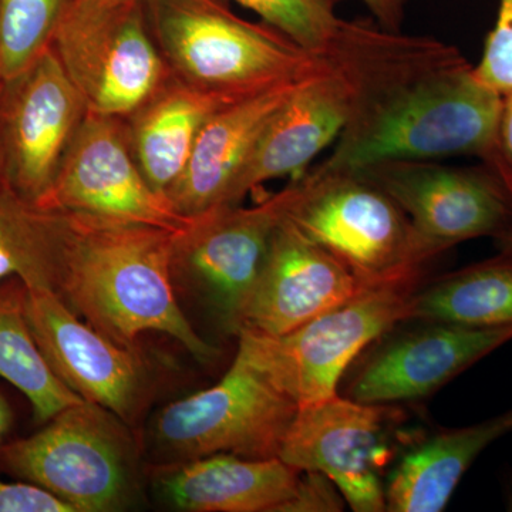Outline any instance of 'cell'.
<instances>
[{"label": "cell", "mask_w": 512, "mask_h": 512, "mask_svg": "<svg viewBox=\"0 0 512 512\" xmlns=\"http://www.w3.org/2000/svg\"><path fill=\"white\" fill-rule=\"evenodd\" d=\"M326 56L348 77L352 106L323 170L474 157L512 191L500 133L504 97L477 79L456 46L345 20Z\"/></svg>", "instance_id": "cell-1"}, {"label": "cell", "mask_w": 512, "mask_h": 512, "mask_svg": "<svg viewBox=\"0 0 512 512\" xmlns=\"http://www.w3.org/2000/svg\"><path fill=\"white\" fill-rule=\"evenodd\" d=\"M70 220L57 295L72 311L124 348L134 349L143 333L158 332L201 362L217 357L178 302L174 231L79 214H70Z\"/></svg>", "instance_id": "cell-2"}, {"label": "cell", "mask_w": 512, "mask_h": 512, "mask_svg": "<svg viewBox=\"0 0 512 512\" xmlns=\"http://www.w3.org/2000/svg\"><path fill=\"white\" fill-rule=\"evenodd\" d=\"M143 6L171 76L222 99L305 79L328 64L274 26L241 18L225 0H143Z\"/></svg>", "instance_id": "cell-3"}, {"label": "cell", "mask_w": 512, "mask_h": 512, "mask_svg": "<svg viewBox=\"0 0 512 512\" xmlns=\"http://www.w3.org/2000/svg\"><path fill=\"white\" fill-rule=\"evenodd\" d=\"M421 282L369 286L282 336L238 333V353L296 406L329 399L366 348L407 323Z\"/></svg>", "instance_id": "cell-4"}, {"label": "cell", "mask_w": 512, "mask_h": 512, "mask_svg": "<svg viewBox=\"0 0 512 512\" xmlns=\"http://www.w3.org/2000/svg\"><path fill=\"white\" fill-rule=\"evenodd\" d=\"M286 217L369 286L421 282L430 264L402 208L356 171L302 174Z\"/></svg>", "instance_id": "cell-5"}, {"label": "cell", "mask_w": 512, "mask_h": 512, "mask_svg": "<svg viewBox=\"0 0 512 512\" xmlns=\"http://www.w3.org/2000/svg\"><path fill=\"white\" fill-rule=\"evenodd\" d=\"M52 49L87 111L127 119L171 76L143 0H76Z\"/></svg>", "instance_id": "cell-6"}, {"label": "cell", "mask_w": 512, "mask_h": 512, "mask_svg": "<svg viewBox=\"0 0 512 512\" xmlns=\"http://www.w3.org/2000/svg\"><path fill=\"white\" fill-rule=\"evenodd\" d=\"M119 420L97 404H73L32 436L3 443L0 467L74 512L121 510L130 491V451Z\"/></svg>", "instance_id": "cell-7"}, {"label": "cell", "mask_w": 512, "mask_h": 512, "mask_svg": "<svg viewBox=\"0 0 512 512\" xmlns=\"http://www.w3.org/2000/svg\"><path fill=\"white\" fill-rule=\"evenodd\" d=\"M302 175L255 207L217 208L174 234L173 276L200 299L218 328L237 336L241 313L276 228L298 198Z\"/></svg>", "instance_id": "cell-8"}, {"label": "cell", "mask_w": 512, "mask_h": 512, "mask_svg": "<svg viewBox=\"0 0 512 512\" xmlns=\"http://www.w3.org/2000/svg\"><path fill=\"white\" fill-rule=\"evenodd\" d=\"M296 410L289 397L235 356L215 386L165 406L153 436L165 464L218 453L274 458Z\"/></svg>", "instance_id": "cell-9"}, {"label": "cell", "mask_w": 512, "mask_h": 512, "mask_svg": "<svg viewBox=\"0 0 512 512\" xmlns=\"http://www.w3.org/2000/svg\"><path fill=\"white\" fill-rule=\"evenodd\" d=\"M403 416L397 404L362 403L338 393L298 407L278 457L328 478L353 511L384 512L393 430Z\"/></svg>", "instance_id": "cell-10"}, {"label": "cell", "mask_w": 512, "mask_h": 512, "mask_svg": "<svg viewBox=\"0 0 512 512\" xmlns=\"http://www.w3.org/2000/svg\"><path fill=\"white\" fill-rule=\"evenodd\" d=\"M409 218L429 261L470 239H497L512 228V191L485 165L448 167L390 160L360 168Z\"/></svg>", "instance_id": "cell-11"}, {"label": "cell", "mask_w": 512, "mask_h": 512, "mask_svg": "<svg viewBox=\"0 0 512 512\" xmlns=\"http://www.w3.org/2000/svg\"><path fill=\"white\" fill-rule=\"evenodd\" d=\"M37 205L174 232L191 222L141 173L128 141L126 121L93 113H87L55 183Z\"/></svg>", "instance_id": "cell-12"}, {"label": "cell", "mask_w": 512, "mask_h": 512, "mask_svg": "<svg viewBox=\"0 0 512 512\" xmlns=\"http://www.w3.org/2000/svg\"><path fill=\"white\" fill-rule=\"evenodd\" d=\"M87 106L55 50L0 86L6 184L39 202L55 183Z\"/></svg>", "instance_id": "cell-13"}, {"label": "cell", "mask_w": 512, "mask_h": 512, "mask_svg": "<svg viewBox=\"0 0 512 512\" xmlns=\"http://www.w3.org/2000/svg\"><path fill=\"white\" fill-rule=\"evenodd\" d=\"M25 309L33 338L60 382L121 421L133 420L146 389L134 349L107 338L49 289L26 288Z\"/></svg>", "instance_id": "cell-14"}, {"label": "cell", "mask_w": 512, "mask_h": 512, "mask_svg": "<svg viewBox=\"0 0 512 512\" xmlns=\"http://www.w3.org/2000/svg\"><path fill=\"white\" fill-rule=\"evenodd\" d=\"M419 323L363 360L350 379L346 397L376 404L424 399L512 340V325L468 328L446 322Z\"/></svg>", "instance_id": "cell-15"}, {"label": "cell", "mask_w": 512, "mask_h": 512, "mask_svg": "<svg viewBox=\"0 0 512 512\" xmlns=\"http://www.w3.org/2000/svg\"><path fill=\"white\" fill-rule=\"evenodd\" d=\"M366 288L348 266L285 217L249 293L238 333L286 335Z\"/></svg>", "instance_id": "cell-16"}, {"label": "cell", "mask_w": 512, "mask_h": 512, "mask_svg": "<svg viewBox=\"0 0 512 512\" xmlns=\"http://www.w3.org/2000/svg\"><path fill=\"white\" fill-rule=\"evenodd\" d=\"M326 59L328 64L302 80L269 121L218 208L241 205L249 192L268 181L299 177L340 136L349 120L352 87L342 70Z\"/></svg>", "instance_id": "cell-17"}, {"label": "cell", "mask_w": 512, "mask_h": 512, "mask_svg": "<svg viewBox=\"0 0 512 512\" xmlns=\"http://www.w3.org/2000/svg\"><path fill=\"white\" fill-rule=\"evenodd\" d=\"M308 473L274 458L218 453L157 467L161 498L188 512H299Z\"/></svg>", "instance_id": "cell-18"}, {"label": "cell", "mask_w": 512, "mask_h": 512, "mask_svg": "<svg viewBox=\"0 0 512 512\" xmlns=\"http://www.w3.org/2000/svg\"><path fill=\"white\" fill-rule=\"evenodd\" d=\"M305 79L276 84L212 114L195 141L184 173L167 192L175 210L194 218L218 208L262 131Z\"/></svg>", "instance_id": "cell-19"}, {"label": "cell", "mask_w": 512, "mask_h": 512, "mask_svg": "<svg viewBox=\"0 0 512 512\" xmlns=\"http://www.w3.org/2000/svg\"><path fill=\"white\" fill-rule=\"evenodd\" d=\"M510 433L512 407L480 423L441 430L419 441L387 474V511L446 510L471 464L485 448Z\"/></svg>", "instance_id": "cell-20"}, {"label": "cell", "mask_w": 512, "mask_h": 512, "mask_svg": "<svg viewBox=\"0 0 512 512\" xmlns=\"http://www.w3.org/2000/svg\"><path fill=\"white\" fill-rule=\"evenodd\" d=\"M232 101L168 77L126 121L128 141L141 173L154 190L167 192L184 173L202 127Z\"/></svg>", "instance_id": "cell-21"}, {"label": "cell", "mask_w": 512, "mask_h": 512, "mask_svg": "<svg viewBox=\"0 0 512 512\" xmlns=\"http://www.w3.org/2000/svg\"><path fill=\"white\" fill-rule=\"evenodd\" d=\"M72 234L67 212L46 210L0 184V282L57 293Z\"/></svg>", "instance_id": "cell-22"}, {"label": "cell", "mask_w": 512, "mask_h": 512, "mask_svg": "<svg viewBox=\"0 0 512 512\" xmlns=\"http://www.w3.org/2000/svg\"><path fill=\"white\" fill-rule=\"evenodd\" d=\"M407 322H446L468 328L512 325V252L468 265L419 285Z\"/></svg>", "instance_id": "cell-23"}, {"label": "cell", "mask_w": 512, "mask_h": 512, "mask_svg": "<svg viewBox=\"0 0 512 512\" xmlns=\"http://www.w3.org/2000/svg\"><path fill=\"white\" fill-rule=\"evenodd\" d=\"M26 286L18 279L0 282V377L25 394L37 423L86 402L60 382L40 352L25 309Z\"/></svg>", "instance_id": "cell-24"}, {"label": "cell", "mask_w": 512, "mask_h": 512, "mask_svg": "<svg viewBox=\"0 0 512 512\" xmlns=\"http://www.w3.org/2000/svg\"><path fill=\"white\" fill-rule=\"evenodd\" d=\"M76 0H0V77L19 76L52 49Z\"/></svg>", "instance_id": "cell-25"}, {"label": "cell", "mask_w": 512, "mask_h": 512, "mask_svg": "<svg viewBox=\"0 0 512 512\" xmlns=\"http://www.w3.org/2000/svg\"><path fill=\"white\" fill-rule=\"evenodd\" d=\"M262 22L281 30L316 55H325L345 19L336 13L339 0H234Z\"/></svg>", "instance_id": "cell-26"}, {"label": "cell", "mask_w": 512, "mask_h": 512, "mask_svg": "<svg viewBox=\"0 0 512 512\" xmlns=\"http://www.w3.org/2000/svg\"><path fill=\"white\" fill-rule=\"evenodd\" d=\"M474 74L503 97L512 92V0H498L497 19Z\"/></svg>", "instance_id": "cell-27"}, {"label": "cell", "mask_w": 512, "mask_h": 512, "mask_svg": "<svg viewBox=\"0 0 512 512\" xmlns=\"http://www.w3.org/2000/svg\"><path fill=\"white\" fill-rule=\"evenodd\" d=\"M0 512L74 511L69 504L40 485L25 480L10 483L0 477Z\"/></svg>", "instance_id": "cell-28"}, {"label": "cell", "mask_w": 512, "mask_h": 512, "mask_svg": "<svg viewBox=\"0 0 512 512\" xmlns=\"http://www.w3.org/2000/svg\"><path fill=\"white\" fill-rule=\"evenodd\" d=\"M377 25L392 32H402L407 0H362Z\"/></svg>", "instance_id": "cell-29"}, {"label": "cell", "mask_w": 512, "mask_h": 512, "mask_svg": "<svg viewBox=\"0 0 512 512\" xmlns=\"http://www.w3.org/2000/svg\"><path fill=\"white\" fill-rule=\"evenodd\" d=\"M500 133L505 156L512 168V92L504 96Z\"/></svg>", "instance_id": "cell-30"}, {"label": "cell", "mask_w": 512, "mask_h": 512, "mask_svg": "<svg viewBox=\"0 0 512 512\" xmlns=\"http://www.w3.org/2000/svg\"><path fill=\"white\" fill-rule=\"evenodd\" d=\"M12 421V409H10L8 400L0 394V446H2L6 434L9 433L10 427H12Z\"/></svg>", "instance_id": "cell-31"}, {"label": "cell", "mask_w": 512, "mask_h": 512, "mask_svg": "<svg viewBox=\"0 0 512 512\" xmlns=\"http://www.w3.org/2000/svg\"><path fill=\"white\" fill-rule=\"evenodd\" d=\"M495 245L500 249V252H512V228L495 239Z\"/></svg>", "instance_id": "cell-32"}, {"label": "cell", "mask_w": 512, "mask_h": 512, "mask_svg": "<svg viewBox=\"0 0 512 512\" xmlns=\"http://www.w3.org/2000/svg\"><path fill=\"white\" fill-rule=\"evenodd\" d=\"M5 151H3L2 137H0V184H5Z\"/></svg>", "instance_id": "cell-33"}, {"label": "cell", "mask_w": 512, "mask_h": 512, "mask_svg": "<svg viewBox=\"0 0 512 512\" xmlns=\"http://www.w3.org/2000/svg\"><path fill=\"white\" fill-rule=\"evenodd\" d=\"M507 510L512 511V490L510 491V494H508L507 497Z\"/></svg>", "instance_id": "cell-34"}, {"label": "cell", "mask_w": 512, "mask_h": 512, "mask_svg": "<svg viewBox=\"0 0 512 512\" xmlns=\"http://www.w3.org/2000/svg\"><path fill=\"white\" fill-rule=\"evenodd\" d=\"M3 80L2 77H0V86H2Z\"/></svg>", "instance_id": "cell-35"}]
</instances>
